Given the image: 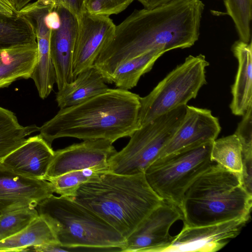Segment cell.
I'll use <instances>...</instances> for the list:
<instances>
[{
  "label": "cell",
  "instance_id": "obj_1",
  "mask_svg": "<svg viewBox=\"0 0 252 252\" xmlns=\"http://www.w3.org/2000/svg\"><path fill=\"white\" fill-rule=\"evenodd\" d=\"M205 5L200 0H171L152 9L135 10L116 26L94 64L111 84L124 62L153 50L189 48L198 40Z\"/></svg>",
  "mask_w": 252,
  "mask_h": 252
},
{
  "label": "cell",
  "instance_id": "obj_2",
  "mask_svg": "<svg viewBox=\"0 0 252 252\" xmlns=\"http://www.w3.org/2000/svg\"><path fill=\"white\" fill-rule=\"evenodd\" d=\"M140 96L128 90L109 89L85 101L60 109L39 127V134L50 145L56 139H105L112 143L141 127Z\"/></svg>",
  "mask_w": 252,
  "mask_h": 252
},
{
  "label": "cell",
  "instance_id": "obj_3",
  "mask_svg": "<svg viewBox=\"0 0 252 252\" xmlns=\"http://www.w3.org/2000/svg\"><path fill=\"white\" fill-rule=\"evenodd\" d=\"M90 209L126 239L163 200L150 187L144 173L104 174L82 185L70 198Z\"/></svg>",
  "mask_w": 252,
  "mask_h": 252
},
{
  "label": "cell",
  "instance_id": "obj_4",
  "mask_svg": "<svg viewBox=\"0 0 252 252\" xmlns=\"http://www.w3.org/2000/svg\"><path fill=\"white\" fill-rule=\"evenodd\" d=\"M252 206L240 174L214 162L187 189L180 210L184 225L193 227L250 218Z\"/></svg>",
  "mask_w": 252,
  "mask_h": 252
},
{
  "label": "cell",
  "instance_id": "obj_5",
  "mask_svg": "<svg viewBox=\"0 0 252 252\" xmlns=\"http://www.w3.org/2000/svg\"><path fill=\"white\" fill-rule=\"evenodd\" d=\"M36 208L61 246L121 252L126 239L94 212L72 199L53 194Z\"/></svg>",
  "mask_w": 252,
  "mask_h": 252
},
{
  "label": "cell",
  "instance_id": "obj_6",
  "mask_svg": "<svg viewBox=\"0 0 252 252\" xmlns=\"http://www.w3.org/2000/svg\"><path fill=\"white\" fill-rule=\"evenodd\" d=\"M212 143L185 148L158 158L144 172L147 183L164 201L180 210L187 189L215 162L210 158Z\"/></svg>",
  "mask_w": 252,
  "mask_h": 252
},
{
  "label": "cell",
  "instance_id": "obj_7",
  "mask_svg": "<svg viewBox=\"0 0 252 252\" xmlns=\"http://www.w3.org/2000/svg\"><path fill=\"white\" fill-rule=\"evenodd\" d=\"M186 105L141 126L130 137L127 144L109 159L108 172L125 175L144 173L175 132L184 116Z\"/></svg>",
  "mask_w": 252,
  "mask_h": 252
},
{
  "label": "cell",
  "instance_id": "obj_8",
  "mask_svg": "<svg viewBox=\"0 0 252 252\" xmlns=\"http://www.w3.org/2000/svg\"><path fill=\"white\" fill-rule=\"evenodd\" d=\"M204 55H189L161 80L146 96L140 97L141 126L195 98L206 84Z\"/></svg>",
  "mask_w": 252,
  "mask_h": 252
},
{
  "label": "cell",
  "instance_id": "obj_9",
  "mask_svg": "<svg viewBox=\"0 0 252 252\" xmlns=\"http://www.w3.org/2000/svg\"><path fill=\"white\" fill-rule=\"evenodd\" d=\"M180 220H183L181 210L176 206L163 201L126 239L121 252H165L176 236L171 235L169 230Z\"/></svg>",
  "mask_w": 252,
  "mask_h": 252
},
{
  "label": "cell",
  "instance_id": "obj_10",
  "mask_svg": "<svg viewBox=\"0 0 252 252\" xmlns=\"http://www.w3.org/2000/svg\"><path fill=\"white\" fill-rule=\"evenodd\" d=\"M250 218H241L200 226L184 225L165 252H215L237 237Z\"/></svg>",
  "mask_w": 252,
  "mask_h": 252
},
{
  "label": "cell",
  "instance_id": "obj_11",
  "mask_svg": "<svg viewBox=\"0 0 252 252\" xmlns=\"http://www.w3.org/2000/svg\"><path fill=\"white\" fill-rule=\"evenodd\" d=\"M78 21L73 59V80L80 72L94 65L116 27L109 16L92 14L87 10Z\"/></svg>",
  "mask_w": 252,
  "mask_h": 252
},
{
  "label": "cell",
  "instance_id": "obj_12",
  "mask_svg": "<svg viewBox=\"0 0 252 252\" xmlns=\"http://www.w3.org/2000/svg\"><path fill=\"white\" fill-rule=\"evenodd\" d=\"M53 7L59 16L51 27L50 48L56 83L59 90L73 81V59L78 21L75 15L63 6Z\"/></svg>",
  "mask_w": 252,
  "mask_h": 252
},
{
  "label": "cell",
  "instance_id": "obj_13",
  "mask_svg": "<svg viewBox=\"0 0 252 252\" xmlns=\"http://www.w3.org/2000/svg\"><path fill=\"white\" fill-rule=\"evenodd\" d=\"M53 193L49 181L19 174L0 160V214L20 208H36Z\"/></svg>",
  "mask_w": 252,
  "mask_h": 252
},
{
  "label": "cell",
  "instance_id": "obj_14",
  "mask_svg": "<svg viewBox=\"0 0 252 252\" xmlns=\"http://www.w3.org/2000/svg\"><path fill=\"white\" fill-rule=\"evenodd\" d=\"M112 144L105 139L83 140L55 151L44 180L73 171L108 167V160L117 152Z\"/></svg>",
  "mask_w": 252,
  "mask_h": 252
},
{
  "label": "cell",
  "instance_id": "obj_15",
  "mask_svg": "<svg viewBox=\"0 0 252 252\" xmlns=\"http://www.w3.org/2000/svg\"><path fill=\"white\" fill-rule=\"evenodd\" d=\"M220 131L219 119L210 110L187 105L180 124L158 158L185 148L213 142Z\"/></svg>",
  "mask_w": 252,
  "mask_h": 252
},
{
  "label": "cell",
  "instance_id": "obj_16",
  "mask_svg": "<svg viewBox=\"0 0 252 252\" xmlns=\"http://www.w3.org/2000/svg\"><path fill=\"white\" fill-rule=\"evenodd\" d=\"M55 151L39 134L30 137L0 159L6 166L24 176L44 180Z\"/></svg>",
  "mask_w": 252,
  "mask_h": 252
},
{
  "label": "cell",
  "instance_id": "obj_17",
  "mask_svg": "<svg viewBox=\"0 0 252 252\" xmlns=\"http://www.w3.org/2000/svg\"><path fill=\"white\" fill-rule=\"evenodd\" d=\"M47 13V9L42 7L32 8L28 13V17L34 23L38 50L37 61L30 78L43 99L49 96L56 83L55 70L50 54L51 30L44 21Z\"/></svg>",
  "mask_w": 252,
  "mask_h": 252
},
{
  "label": "cell",
  "instance_id": "obj_18",
  "mask_svg": "<svg viewBox=\"0 0 252 252\" xmlns=\"http://www.w3.org/2000/svg\"><path fill=\"white\" fill-rule=\"evenodd\" d=\"M232 51L238 61L235 81L231 87L232 98L230 108L232 114L243 116L252 105V41H235Z\"/></svg>",
  "mask_w": 252,
  "mask_h": 252
},
{
  "label": "cell",
  "instance_id": "obj_19",
  "mask_svg": "<svg viewBox=\"0 0 252 252\" xmlns=\"http://www.w3.org/2000/svg\"><path fill=\"white\" fill-rule=\"evenodd\" d=\"M109 89L102 75L93 66L58 90L56 100L60 109L65 108L80 104Z\"/></svg>",
  "mask_w": 252,
  "mask_h": 252
},
{
  "label": "cell",
  "instance_id": "obj_20",
  "mask_svg": "<svg viewBox=\"0 0 252 252\" xmlns=\"http://www.w3.org/2000/svg\"><path fill=\"white\" fill-rule=\"evenodd\" d=\"M38 58L37 44L13 48L0 59V89L30 78Z\"/></svg>",
  "mask_w": 252,
  "mask_h": 252
},
{
  "label": "cell",
  "instance_id": "obj_21",
  "mask_svg": "<svg viewBox=\"0 0 252 252\" xmlns=\"http://www.w3.org/2000/svg\"><path fill=\"white\" fill-rule=\"evenodd\" d=\"M58 243L46 221L38 216L25 228L0 241V252H25L34 246Z\"/></svg>",
  "mask_w": 252,
  "mask_h": 252
},
{
  "label": "cell",
  "instance_id": "obj_22",
  "mask_svg": "<svg viewBox=\"0 0 252 252\" xmlns=\"http://www.w3.org/2000/svg\"><path fill=\"white\" fill-rule=\"evenodd\" d=\"M37 44L33 22L18 13L11 17H0V50Z\"/></svg>",
  "mask_w": 252,
  "mask_h": 252
},
{
  "label": "cell",
  "instance_id": "obj_23",
  "mask_svg": "<svg viewBox=\"0 0 252 252\" xmlns=\"http://www.w3.org/2000/svg\"><path fill=\"white\" fill-rule=\"evenodd\" d=\"M165 53L161 50H153L124 62L114 70L111 84L123 90L133 88L140 77L150 71L156 61Z\"/></svg>",
  "mask_w": 252,
  "mask_h": 252
},
{
  "label": "cell",
  "instance_id": "obj_24",
  "mask_svg": "<svg viewBox=\"0 0 252 252\" xmlns=\"http://www.w3.org/2000/svg\"><path fill=\"white\" fill-rule=\"evenodd\" d=\"M35 125L23 126L11 111L0 106V158L21 145L26 137L38 131Z\"/></svg>",
  "mask_w": 252,
  "mask_h": 252
},
{
  "label": "cell",
  "instance_id": "obj_25",
  "mask_svg": "<svg viewBox=\"0 0 252 252\" xmlns=\"http://www.w3.org/2000/svg\"><path fill=\"white\" fill-rule=\"evenodd\" d=\"M108 172L107 166H96L69 172L46 180L50 182L54 193L71 198L82 185L97 181Z\"/></svg>",
  "mask_w": 252,
  "mask_h": 252
},
{
  "label": "cell",
  "instance_id": "obj_26",
  "mask_svg": "<svg viewBox=\"0 0 252 252\" xmlns=\"http://www.w3.org/2000/svg\"><path fill=\"white\" fill-rule=\"evenodd\" d=\"M211 160L232 172L241 174L243 168L241 144L235 134L215 140L212 145Z\"/></svg>",
  "mask_w": 252,
  "mask_h": 252
},
{
  "label": "cell",
  "instance_id": "obj_27",
  "mask_svg": "<svg viewBox=\"0 0 252 252\" xmlns=\"http://www.w3.org/2000/svg\"><path fill=\"white\" fill-rule=\"evenodd\" d=\"M226 14L232 19L239 39L246 43L251 40L252 0H224Z\"/></svg>",
  "mask_w": 252,
  "mask_h": 252
},
{
  "label": "cell",
  "instance_id": "obj_28",
  "mask_svg": "<svg viewBox=\"0 0 252 252\" xmlns=\"http://www.w3.org/2000/svg\"><path fill=\"white\" fill-rule=\"evenodd\" d=\"M38 216L34 207L17 209L0 214V241L21 231Z\"/></svg>",
  "mask_w": 252,
  "mask_h": 252
},
{
  "label": "cell",
  "instance_id": "obj_29",
  "mask_svg": "<svg viewBox=\"0 0 252 252\" xmlns=\"http://www.w3.org/2000/svg\"><path fill=\"white\" fill-rule=\"evenodd\" d=\"M134 0H86L85 8L90 13L109 16L117 14Z\"/></svg>",
  "mask_w": 252,
  "mask_h": 252
},
{
  "label": "cell",
  "instance_id": "obj_30",
  "mask_svg": "<svg viewBox=\"0 0 252 252\" xmlns=\"http://www.w3.org/2000/svg\"><path fill=\"white\" fill-rule=\"evenodd\" d=\"M234 134L241 144L242 158H252V105L243 116Z\"/></svg>",
  "mask_w": 252,
  "mask_h": 252
},
{
  "label": "cell",
  "instance_id": "obj_31",
  "mask_svg": "<svg viewBox=\"0 0 252 252\" xmlns=\"http://www.w3.org/2000/svg\"><path fill=\"white\" fill-rule=\"evenodd\" d=\"M37 3L43 5L56 6L61 5L68 9L77 18L85 11L86 0H36Z\"/></svg>",
  "mask_w": 252,
  "mask_h": 252
},
{
  "label": "cell",
  "instance_id": "obj_32",
  "mask_svg": "<svg viewBox=\"0 0 252 252\" xmlns=\"http://www.w3.org/2000/svg\"><path fill=\"white\" fill-rule=\"evenodd\" d=\"M243 168L240 174L242 185L252 195V158H242Z\"/></svg>",
  "mask_w": 252,
  "mask_h": 252
},
{
  "label": "cell",
  "instance_id": "obj_33",
  "mask_svg": "<svg viewBox=\"0 0 252 252\" xmlns=\"http://www.w3.org/2000/svg\"><path fill=\"white\" fill-rule=\"evenodd\" d=\"M17 13L13 8L0 1V17H11Z\"/></svg>",
  "mask_w": 252,
  "mask_h": 252
},
{
  "label": "cell",
  "instance_id": "obj_34",
  "mask_svg": "<svg viewBox=\"0 0 252 252\" xmlns=\"http://www.w3.org/2000/svg\"><path fill=\"white\" fill-rule=\"evenodd\" d=\"M144 8L152 9L158 5L164 4L171 0H137Z\"/></svg>",
  "mask_w": 252,
  "mask_h": 252
},
{
  "label": "cell",
  "instance_id": "obj_35",
  "mask_svg": "<svg viewBox=\"0 0 252 252\" xmlns=\"http://www.w3.org/2000/svg\"><path fill=\"white\" fill-rule=\"evenodd\" d=\"M32 0H18L16 7L15 8L17 11H20L24 6L31 2Z\"/></svg>",
  "mask_w": 252,
  "mask_h": 252
},
{
  "label": "cell",
  "instance_id": "obj_36",
  "mask_svg": "<svg viewBox=\"0 0 252 252\" xmlns=\"http://www.w3.org/2000/svg\"><path fill=\"white\" fill-rule=\"evenodd\" d=\"M11 5L15 9L18 0H7ZM16 10V9H15Z\"/></svg>",
  "mask_w": 252,
  "mask_h": 252
},
{
  "label": "cell",
  "instance_id": "obj_37",
  "mask_svg": "<svg viewBox=\"0 0 252 252\" xmlns=\"http://www.w3.org/2000/svg\"><path fill=\"white\" fill-rule=\"evenodd\" d=\"M10 50H0V59L4 56Z\"/></svg>",
  "mask_w": 252,
  "mask_h": 252
},
{
  "label": "cell",
  "instance_id": "obj_38",
  "mask_svg": "<svg viewBox=\"0 0 252 252\" xmlns=\"http://www.w3.org/2000/svg\"><path fill=\"white\" fill-rule=\"evenodd\" d=\"M0 1L5 3V4L13 8L11 5V4L9 3V2H8V1L7 0H0Z\"/></svg>",
  "mask_w": 252,
  "mask_h": 252
}]
</instances>
